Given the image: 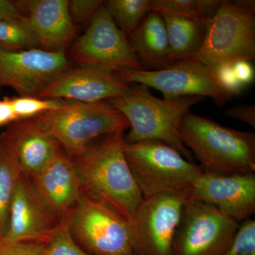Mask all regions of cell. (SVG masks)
Returning a JSON list of instances; mask_svg holds the SVG:
<instances>
[{
  "mask_svg": "<svg viewBox=\"0 0 255 255\" xmlns=\"http://www.w3.org/2000/svg\"><path fill=\"white\" fill-rule=\"evenodd\" d=\"M124 131L97 139L73 157L84 192L131 223L143 200L125 155Z\"/></svg>",
  "mask_w": 255,
  "mask_h": 255,
  "instance_id": "cell-1",
  "label": "cell"
},
{
  "mask_svg": "<svg viewBox=\"0 0 255 255\" xmlns=\"http://www.w3.org/2000/svg\"><path fill=\"white\" fill-rule=\"evenodd\" d=\"M181 140L200 162L204 173L255 174V132L223 127L189 112L179 128Z\"/></svg>",
  "mask_w": 255,
  "mask_h": 255,
  "instance_id": "cell-2",
  "label": "cell"
},
{
  "mask_svg": "<svg viewBox=\"0 0 255 255\" xmlns=\"http://www.w3.org/2000/svg\"><path fill=\"white\" fill-rule=\"evenodd\" d=\"M203 97H184L164 100L155 97L148 87L132 84L130 91L123 96L107 101L127 119L130 131L124 135L126 143L159 140L180 152L192 162V154L183 144L179 126L191 107Z\"/></svg>",
  "mask_w": 255,
  "mask_h": 255,
  "instance_id": "cell-3",
  "label": "cell"
},
{
  "mask_svg": "<svg viewBox=\"0 0 255 255\" xmlns=\"http://www.w3.org/2000/svg\"><path fill=\"white\" fill-rule=\"evenodd\" d=\"M255 59V1H221L212 17L206 21L202 46L191 60L214 71L222 64Z\"/></svg>",
  "mask_w": 255,
  "mask_h": 255,
  "instance_id": "cell-4",
  "label": "cell"
},
{
  "mask_svg": "<svg viewBox=\"0 0 255 255\" xmlns=\"http://www.w3.org/2000/svg\"><path fill=\"white\" fill-rule=\"evenodd\" d=\"M58 140L71 158L86 150L92 142L129 128L127 119L107 101L83 103L65 102L58 108L35 117Z\"/></svg>",
  "mask_w": 255,
  "mask_h": 255,
  "instance_id": "cell-5",
  "label": "cell"
},
{
  "mask_svg": "<svg viewBox=\"0 0 255 255\" xmlns=\"http://www.w3.org/2000/svg\"><path fill=\"white\" fill-rule=\"evenodd\" d=\"M125 155L143 198L162 193L187 197L191 184L203 172L199 164L159 140L126 143Z\"/></svg>",
  "mask_w": 255,
  "mask_h": 255,
  "instance_id": "cell-6",
  "label": "cell"
},
{
  "mask_svg": "<svg viewBox=\"0 0 255 255\" xmlns=\"http://www.w3.org/2000/svg\"><path fill=\"white\" fill-rule=\"evenodd\" d=\"M92 255H134L130 223L105 203L83 194L63 219Z\"/></svg>",
  "mask_w": 255,
  "mask_h": 255,
  "instance_id": "cell-7",
  "label": "cell"
},
{
  "mask_svg": "<svg viewBox=\"0 0 255 255\" xmlns=\"http://www.w3.org/2000/svg\"><path fill=\"white\" fill-rule=\"evenodd\" d=\"M114 74L127 83L159 90L164 100L192 96L209 97L219 107H223L233 97L221 87L211 69L194 60L174 62L162 70H124Z\"/></svg>",
  "mask_w": 255,
  "mask_h": 255,
  "instance_id": "cell-8",
  "label": "cell"
},
{
  "mask_svg": "<svg viewBox=\"0 0 255 255\" xmlns=\"http://www.w3.org/2000/svg\"><path fill=\"white\" fill-rule=\"evenodd\" d=\"M239 225L214 206L187 199L172 255H223Z\"/></svg>",
  "mask_w": 255,
  "mask_h": 255,
  "instance_id": "cell-9",
  "label": "cell"
},
{
  "mask_svg": "<svg viewBox=\"0 0 255 255\" xmlns=\"http://www.w3.org/2000/svg\"><path fill=\"white\" fill-rule=\"evenodd\" d=\"M187 199L177 193L143 198L130 223L134 255H172Z\"/></svg>",
  "mask_w": 255,
  "mask_h": 255,
  "instance_id": "cell-10",
  "label": "cell"
},
{
  "mask_svg": "<svg viewBox=\"0 0 255 255\" xmlns=\"http://www.w3.org/2000/svg\"><path fill=\"white\" fill-rule=\"evenodd\" d=\"M71 56L80 66L95 67L113 73L144 70L128 39L114 23L104 3L86 31L74 43Z\"/></svg>",
  "mask_w": 255,
  "mask_h": 255,
  "instance_id": "cell-11",
  "label": "cell"
},
{
  "mask_svg": "<svg viewBox=\"0 0 255 255\" xmlns=\"http://www.w3.org/2000/svg\"><path fill=\"white\" fill-rule=\"evenodd\" d=\"M70 68L65 52L0 49V88L9 87L20 97H38Z\"/></svg>",
  "mask_w": 255,
  "mask_h": 255,
  "instance_id": "cell-12",
  "label": "cell"
},
{
  "mask_svg": "<svg viewBox=\"0 0 255 255\" xmlns=\"http://www.w3.org/2000/svg\"><path fill=\"white\" fill-rule=\"evenodd\" d=\"M60 223L31 179L21 174L10 206L6 228L0 238L7 241L46 243Z\"/></svg>",
  "mask_w": 255,
  "mask_h": 255,
  "instance_id": "cell-13",
  "label": "cell"
},
{
  "mask_svg": "<svg viewBox=\"0 0 255 255\" xmlns=\"http://www.w3.org/2000/svg\"><path fill=\"white\" fill-rule=\"evenodd\" d=\"M187 197L214 206L241 223L255 212V174L223 176L202 172L191 184Z\"/></svg>",
  "mask_w": 255,
  "mask_h": 255,
  "instance_id": "cell-14",
  "label": "cell"
},
{
  "mask_svg": "<svg viewBox=\"0 0 255 255\" xmlns=\"http://www.w3.org/2000/svg\"><path fill=\"white\" fill-rule=\"evenodd\" d=\"M130 88V84L113 73L95 67L80 66L70 68L62 74L38 97L95 103L126 95Z\"/></svg>",
  "mask_w": 255,
  "mask_h": 255,
  "instance_id": "cell-15",
  "label": "cell"
},
{
  "mask_svg": "<svg viewBox=\"0 0 255 255\" xmlns=\"http://www.w3.org/2000/svg\"><path fill=\"white\" fill-rule=\"evenodd\" d=\"M0 137L14 154L23 175L33 177L63 150L60 142L35 119L10 124Z\"/></svg>",
  "mask_w": 255,
  "mask_h": 255,
  "instance_id": "cell-16",
  "label": "cell"
},
{
  "mask_svg": "<svg viewBox=\"0 0 255 255\" xmlns=\"http://www.w3.org/2000/svg\"><path fill=\"white\" fill-rule=\"evenodd\" d=\"M42 50L65 52L75 40L76 27L69 12L67 0L15 1Z\"/></svg>",
  "mask_w": 255,
  "mask_h": 255,
  "instance_id": "cell-17",
  "label": "cell"
},
{
  "mask_svg": "<svg viewBox=\"0 0 255 255\" xmlns=\"http://www.w3.org/2000/svg\"><path fill=\"white\" fill-rule=\"evenodd\" d=\"M30 179L60 221L68 214L83 194L73 159L63 150Z\"/></svg>",
  "mask_w": 255,
  "mask_h": 255,
  "instance_id": "cell-18",
  "label": "cell"
},
{
  "mask_svg": "<svg viewBox=\"0 0 255 255\" xmlns=\"http://www.w3.org/2000/svg\"><path fill=\"white\" fill-rule=\"evenodd\" d=\"M128 39L144 70H162L172 65L167 29L159 13L150 11L146 15Z\"/></svg>",
  "mask_w": 255,
  "mask_h": 255,
  "instance_id": "cell-19",
  "label": "cell"
},
{
  "mask_svg": "<svg viewBox=\"0 0 255 255\" xmlns=\"http://www.w3.org/2000/svg\"><path fill=\"white\" fill-rule=\"evenodd\" d=\"M159 14L165 23L172 63L191 59L202 46L206 21L173 14Z\"/></svg>",
  "mask_w": 255,
  "mask_h": 255,
  "instance_id": "cell-20",
  "label": "cell"
},
{
  "mask_svg": "<svg viewBox=\"0 0 255 255\" xmlns=\"http://www.w3.org/2000/svg\"><path fill=\"white\" fill-rule=\"evenodd\" d=\"M21 174L16 157L0 137V236L4 232L10 206Z\"/></svg>",
  "mask_w": 255,
  "mask_h": 255,
  "instance_id": "cell-21",
  "label": "cell"
},
{
  "mask_svg": "<svg viewBox=\"0 0 255 255\" xmlns=\"http://www.w3.org/2000/svg\"><path fill=\"white\" fill-rule=\"evenodd\" d=\"M151 0H109L106 9L119 29L128 37L150 12Z\"/></svg>",
  "mask_w": 255,
  "mask_h": 255,
  "instance_id": "cell-22",
  "label": "cell"
},
{
  "mask_svg": "<svg viewBox=\"0 0 255 255\" xmlns=\"http://www.w3.org/2000/svg\"><path fill=\"white\" fill-rule=\"evenodd\" d=\"M221 1L220 0H151V11L177 15L207 21L212 17Z\"/></svg>",
  "mask_w": 255,
  "mask_h": 255,
  "instance_id": "cell-23",
  "label": "cell"
},
{
  "mask_svg": "<svg viewBox=\"0 0 255 255\" xmlns=\"http://www.w3.org/2000/svg\"><path fill=\"white\" fill-rule=\"evenodd\" d=\"M38 48V41L26 16L0 19V49L21 51Z\"/></svg>",
  "mask_w": 255,
  "mask_h": 255,
  "instance_id": "cell-24",
  "label": "cell"
},
{
  "mask_svg": "<svg viewBox=\"0 0 255 255\" xmlns=\"http://www.w3.org/2000/svg\"><path fill=\"white\" fill-rule=\"evenodd\" d=\"M39 255H92L79 246L69 231L67 223L62 220Z\"/></svg>",
  "mask_w": 255,
  "mask_h": 255,
  "instance_id": "cell-25",
  "label": "cell"
},
{
  "mask_svg": "<svg viewBox=\"0 0 255 255\" xmlns=\"http://www.w3.org/2000/svg\"><path fill=\"white\" fill-rule=\"evenodd\" d=\"M18 121L33 119L40 114L58 108L66 101L51 100L38 97H10Z\"/></svg>",
  "mask_w": 255,
  "mask_h": 255,
  "instance_id": "cell-26",
  "label": "cell"
},
{
  "mask_svg": "<svg viewBox=\"0 0 255 255\" xmlns=\"http://www.w3.org/2000/svg\"><path fill=\"white\" fill-rule=\"evenodd\" d=\"M223 255H255V221L246 219L240 223L231 245Z\"/></svg>",
  "mask_w": 255,
  "mask_h": 255,
  "instance_id": "cell-27",
  "label": "cell"
},
{
  "mask_svg": "<svg viewBox=\"0 0 255 255\" xmlns=\"http://www.w3.org/2000/svg\"><path fill=\"white\" fill-rule=\"evenodd\" d=\"M103 3L101 0L68 1L69 12L74 23H90Z\"/></svg>",
  "mask_w": 255,
  "mask_h": 255,
  "instance_id": "cell-28",
  "label": "cell"
},
{
  "mask_svg": "<svg viewBox=\"0 0 255 255\" xmlns=\"http://www.w3.org/2000/svg\"><path fill=\"white\" fill-rule=\"evenodd\" d=\"M215 76L225 91L233 97L243 92L244 85L238 80L233 68V64L220 65L214 70Z\"/></svg>",
  "mask_w": 255,
  "mask_h": 255,
  "instance_id": "cell-29",
  "label": "cell"
},
{
  "mask_svg": "<svg viewBox=\"0 0 255 255\" xmlns=\"http://www.w3.org/2000/svg\"><path fill=\"white\" fill-rule=\"evenodd\" d=\"M46 243L33 241H7L0 238V255H39Z\"/></svg>",
  "mask_w": 255,
  "mask_h": 255,
  "instance_id": "cell-30",
  "label": "cell"
},
{
  "mask_svg": "<svg viewBox=\"0 0 255 255\" xmlns=\"http://www.w3.org/2000/svg\"><path fill=\"white\" fill-rule=\"evenodd\" d=\"M230 118L238 119L243 123L255 128V106L242 105L233 106L225 112Z\"/></svg>",
  "mask_w": 255,
  "mask_h": 255,
  "instance_id": "cell-31",
  "label": "cell"
},
{
  "mask_svg": "<svg viewBox=\"0 0 255 255\" xmlns=\"http://www.w3.org/2000/svg\"><path fill=\"white\" fill-rule=\"evenodd\" d=\"M233 68L242 85L246 86L254 81L255 69L251 62L239 60L233 64Z\"/></svg>",
  "mask_w": 255,
  "mask_h": 255,
  "instance_id": "cell-32",
  "label": "cell"
},
{
  "mask_svg": "<svg viewBox=\"0 0 255 255\" xmlns=\"http://www.w3.org/2000/svg\"><path fill=\"white\" fill-rule=\"evenodd\" d=\"M17 122L10 97L0 100V128Z\"/></svg>",
  "mask_w": 255,
  "mask_h": 255,
  "instance_id": "cell-33",
  "label": "cell"
},
{
  "mask_svg": "<svg viewBox=\"0 0 255 255\" xmlns=\"http://www.w3.org/2000/svg\"><path fill=\"white\" fill-rule=\"evenodd\" d=\"M23 16L15 1L0 0V19H15Z\"/></svg>",
  "mask_w": 255,
  "mask_h": 255,
  "instance_id": "cell-34",
  "label": "cell"
}]
</instances>
